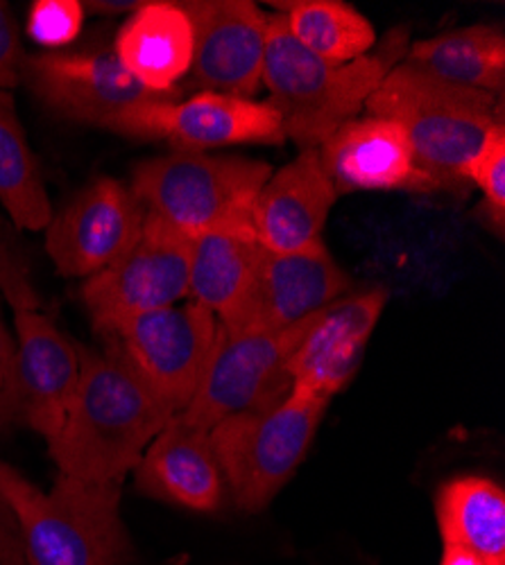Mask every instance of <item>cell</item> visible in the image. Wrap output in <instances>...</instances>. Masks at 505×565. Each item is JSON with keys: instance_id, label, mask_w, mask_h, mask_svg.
Instances as JSON below:
<instances>
[{"instance_id": "21", "label": "cell", "mask_w": 505, "mask_h": 565, "mask_svg": "<svg viewBox=\"0 0 505 565\" xmlns=\"http://www.w3.org/2000/svg\"><path fill=\"white\" fill-rule=\"evenodd\" d=\"M263 247L252 226L204 233L191 241L189 297L218 317L220 326L232 323L243 310L261 263Z\"/></svg>"}, {"instance_id": "2", "label": "cell", "mask_w": 505, "mask_h": 565, "mask_svg": "<svg viewBox=\"0 0 505 565\" xmlns=\"http://www.w3.org/2000/svg\"><path fill=\"white\" fill-rule=\"evenodd\" d=\"M408 28L390 30L377 51L347 64L313 55L291 34L286 17H267L261 84L265 100L282 116L284 134L299 150H313L345 122L356 120L365 103L406 57Z\"/></svg>"}, {"instance_id": "28", "label": "cell", "mask_w": 505, "mask_h": 565, "mask_svg": "<svg viewBox=\"0 0 505 565\" xmlns=\"http://www.w3.org/2000/svg\"><path fill=\"white\" fill-rule=\"evenodd\" d=\"M0 295H3L14 312L41 310V299L32 288L28 271L3 243H0Z\"/></svg>"}, {"instance_id": "30", "label": "cell", "mask_w": 505, "mask_h": 565, "mask_svg": "<svg viewBox=\"0 0 505 565\" xmlns=\"http://www.w3.org/2000/svg\"><path fill=\"white\" fill-rule=\"evenodd\" d=\"M17 423V342L0 317V428Z\"/></svg>"}, {"instance_id": "32", "label": "cell", "mask_w": 505, "mask_h": 565, "mask_svg": "<svg viewBox=\"0 0 505 565\" xmlns=\"http://www.w3.org/2000/svg\"><path fill=\"white\" fill-rule=\"evenodd\" d=\"M440 565H487L478 554L457 547V545H444L442 547V556H440Z\"/></svg>"}, {"instance_id": "9", "label": "cell", "mask_w": 505, "mask_h": 565, "mask_svg": "<svg viewBox=\"0 0 505 565\" xmlns=\"http://www.w3.org/2000/svg\"><path fill=\"white\" fill-rule=\"evenodd\" d=\"M191 238L146 215L139 241L112 267L82 282L80 301L94 331L175 306L189 297Z\"/></svg>"}, {"instance_id": "14", "label": "cell", "mask_w": 505, "mask_h": 565, "mask_svg": "<svg viewBox=\"0 0 505 565\" xmlns=\"http://www.w3.org/2000/svg\"><path fill=\"white\" fill-rule=\"evenodd\" d=\"M386 303L388 292L370 288L340 297L313 315L288 358L291 390L332 403L360 369Z\"/></svg>"}, {"instance_id": "8", "label": "cell", "mask_w": 505, "mask_h": 565, "mask_svg": "<svg viewBox=\"0 0 505 565\" xmlns=\"http://www.w3.org/2000/svg\"><path fill=\"white\" fill-rule=\"evenodd\" d=\"M311 319L284 331H218L213 353L189 407L177 416L211 430L220 420L282 401L291 392L288 358Z\"/></svg>"}, {"instance_id": "7", "label": "cell", "mask_w": 505, "mask_h": 565, "mask_svg": "<svg viewBox=\"0 0 505 565\" xmlns=\"http://www.w3.org/2000/svg\"><path fill=\"white\" fill-rule=\"evenodd\" d=\"M218 331V317L189 301L120 321L101 338L175 416L193 401Z\"/></svg>"}, {"instance_id": "23", "label": "cell", "mask_w": 505, "mask_h": 565, "mask_svg": "<svg viewBox=\"0 0 505 565\" xmlns=\"http://www.w3.org/2000/svg\"><path fill=\"white\" fill-rule=\"evenodd\" d=\"M406 64L438 79L503 98L505 32L501 25H467L408 45Z\"/></svg>"}, {"instance_id": "27", "label": "cell", "mask_w": 505, "mask_h": 565, "mask_svg": "<svg viewBox=\"0 0 505 565\" xmlns=\"http://www.w3.org/2000/svg\"><path fill=\"white\" fill-rule=\"evenodd\" d=\"M84 25V6L77 0H36L28 14V36L45 45L60 49L73 43Z\"/></svg>"}, {"instance_id": "22", "label": "cell", "mask_w": 505, "mask_h": 565, "mask_svg": "<svg viewBox=\"0 0 505 565\" xmlns=\"http://www.w3.org/2000/svg\"><path fill=\"white\" fill-rule=\"evenodd\" d=\"M435 523L442 545L478 554L487 565H505V491L483 476H457L435 491Z\"/></svg>"}, {"instance_id": "20", "label": "cell", "mask_w": 505, "mask_h": 565, "mask_svg": "<svg viewBox=\"0 0 505 565\" xmlns=\"http://www.w3.org/2000/svg\"><path fill=\"white\" fill-rule=\"evenodd\" d=\"M114 53L152 90L181 93L177 82L193 66V28L177 3H144L118 30Z\"/></svg>"}, {"instance_id": "6", "label": "cell", "mask_w": 505, "mask_h": 565, "mask_svg": "<svg viewBox=\"0 0 505 565\" xmlns=\"http://www.w3.org/2000/svg\"><path fill=\"white\" fill-rule=\"evenodd\" d=\"M329 401L295 394L234 414L209 430L224 487L245 513L263 511L306 459Z\"/></svg>"}, {"instance_id": "16", "label": "cell", "mask_w": 505, "mask_h": 565, "mask_svg": "<svg viewBox=\"0 0 505 565\" xmlns=\"http://www.w3.org/2000/svg\"><path fill=\"white\" fill-rule=\"evenodd\" d=\"M17 423L55 441L80 383L77 342L41 310L14 312Z\"/></svg>"}, {"instance_id": "19", "label": "cell", "mask_w": 505, "mask_h": 565, "mask_svg": "<svg viewBox=\"0 0 505 565\" xmlns=\"http://www.w3.org/2000/svg\"><path fill=\"white\" fill-rule=\"evenodd\" d=\"M134 487L144 495L198 513H215L227 489L209 433L189 426L177 414L136 463Z\"/></svg>"}, {"instance_id": "4", "label": "cell", "mask_w": 505, "mask_h": 565, "mask_svg": "<svg viewBox=\"0 0 505 565\" xmlns=\"http://www.w3.org/2000/svg\"><path fill=\"white\" fill-rule=\"evenodd\" d=\"M0 495L17 513L28 565H129L131 541L118 513L120 489L57 476L45 493L0 461Z\"/></svg>"}, {"instance_id": "10", "label": "cell", "mask_w": 505, "mask_h": 565, "mask_svg": "<svg viewBox=\"0 0 505 565\" xmlns=\"http://www.w3.org/2000/svg\"><path fill=\"white\" fill-rule=\"evenodd\" d=\"M21 82L57 116L112 129L134 109L179 100L136 79L114 49L94 53L25 55Z\"/></svg>"}, {"instance_id": "17", "label": "cell", "mask_w": 505, "mask_h": 565, "mask_svg": "<svg viewBox=\"0 0 505 565\" xmlns=\"http://www.w3.org/2000/svg\"><path fill=\"white\" fill-rule=\"evenodd\" d=\"M317 152L338 195L358 191L438 193V185L420 170L406 131L392 120L370 116L349 120Z\"/></svg>"}, {"instance_id": "31", "label": "cell", "mask_w": 505, "mask_h": 565, "mask_svg": "<svg viewBox=\"0 0 505 565\" xmlns=\"http://www.w3.org/2000/svg\"><path fill=\"white\" fill-rule=\"evenodd\" d=\"M0 565H28L17 513L3 495H0Z\"/></svg>"}, {"instance_id": "24", "label": "cell", "mask_w": 505, "mask_h": 565, "mask_svg": "<svg viewBox=\"0 0 505 565\" xmlns=\"http://www.w3.org/2000/svg\"><path fill=\"white\" fill-rule=\"evenodd\" d=\"M0 204L28 231H41L53 220L49 191L10 90H0Z\"/></svg>"}, {"instance_id": "5", "label": "cell", "mask_w": 505, "mask_h": 565, "mask_svg": "<svg viewBox=\"0 0 505 565\" xmlns=\"http://www.w3.org/2000/svg\"><path fill=\"white\" fill-rule=\"evenodd\" d=\"M272 166L236 154L181 152L148 159L131 172L146 211L187 238L252 226V206Z\"/></svg>"}, {"instance_id": "18", "label": "cell", "mask_w": 505, "mask_h": 565, "mask_svg": "<svg viewBox=\"0 0 505 565\" xmlns=\"http://www.w3.org/2000/svg\"><path fill=\"white\" fill-rule=\"evenodd\" d=\"M338 200L317 148L272 172L252 206V231L263 249L293 254L323 243V231Z\"/></svg>"}, {"instance_id": "29", "label": "cell", "mask_w": 505, "mask_h": 565, "mask_svg": "<svg viewBox=\"0 0 505 565\" xmlns=\"http://www.w3.org/2000/svg\"><path fill=\"white\" fill-rule=\"evenodd\" d=\"M25 53L17 19L8 3H0V90H10L21 84V66Z\"/></svg>"}, {"instance_id": "1", "label": "cell", "mask_w": 505, "mask_h": 565, "mask_svg": "<svg viewBox=\"0 0 505 565\" xmlns=\"http://www.w3.org/2000/svg\"><path fill=\"white\" fill-rule=\"evenodd\" d=\"M80 383L66 420L49 444L57 476L120 489L172 412L112 349L77 342Z\"/></svg>"}, {"instance_id": "33", "label": "cell", "mask_w": 505, "mask_h": 565, "mask_svg": "<svg viewBox=\"0 0 505 565\" xmlns=\"http://www.w3.org/2000/svg\"><path fill=\"white\" fill-rule=\"evenodd\" d=\"M141 6L144 3H131V0H123V3H112V0H94V3H86L84 8L91 14H118V12H136Z\"/></svg>"}, {"instance_id": "26", "label": "cell", "mask_w": 505, "mask_h": 565, "mask_svg": "<svg viewBox=\"0 0 505 565\" xmlns=\"http://www.w3.org/2000/svg\"><path fill=\"white\" fill-rule=\"evenodd\" d=\"M467 183H474L483 195L485 222L503 238L505 228V120L496 122L485 136L481 150L472 159Z\"/></svg>"}, {"instance_id": "25", "label": "cell", "mask_w": 505, "mask_h": 565, "mask_svg": "<svg viewBox=\"0 0 505 565\" xmlns=\"http://www.w3.org/2000/svg\"><path fill=\"white\" fill-rule=\"evenodd\" d=\"M291 34L313 55L347 64L377 49V30L365 14L340 0H297L286 6Z\"/></svg>"}, {"instance_id": "15", "label": "cell", "mask_w": 505, "mask_h": 565, "mask_svg": "<svg viewBox=\"0 0 505 565\" xmlns=\"http://www.w3.org/2000/svg\"><path fill=\"white\" fill-rule=\"evenodd\" d=\"M347 288L349 278L325 243L293 254L263 249L243 310L232 323L220 328L227 333L284 331L325 310Z\"/></svg>"}, {"instance_id": "3", "label": "cell", "mask_w": 505, "mask_h": 565, "mask_svg": "<svg viewBox=\"0 0 505 565\" xmlns=\"http://www.w3.org/2000/svg\"><path fill=\"white\" fill-rule=\"evenodd\" d=\"M365 116L397 122L438 191H461L490 129L505 120L503 98L438 79L399 62L365 103Z\"/></svg>"}, {"instance_id": "13", "label": "cell", "mask_w": 505, "mask_h": 565, "mask_svg": "<svg viewBox=\"0 0 505 565\" xmlns=\"http://www.w3.org/2000/svg\"><path fill=\"white\" fill-rule=\"evenodd\" d=\"M179 6L193 28V84L254 100L263 75L267 14L250 0H187Z\"/></svg>"}, {"instance_id": "12", "label": "cell", "mask_w": 505, "mask_h": 565, "mask_svg": "<svg viewBox=\"0 0 505 565\" xmlns=\"http://www.w3.org/2000/svg\"><path fill=\"white\" fill-rule=\"evenodd\" d=\"M146 206L131 188L98 177L45 226V252L66 278H91L120 260L139 241Z\"/></svg>"}, {"instance_id": "11", "label": "cell", "mask_w": 505, "mask_h": 565, "mask_svg": "<svg viewBox=\"0 0 505 565\" xmlns=\"http://www.w3.org/2000/svg\"><path fill=\"white\" fill-rule=\"evenodd\" d=\"M112 131L131 138L166 140L181 152H207L232 146H282V116L272 105L200 90L189 100H170L134 109Z\"/></svg>"}]
</instances>
